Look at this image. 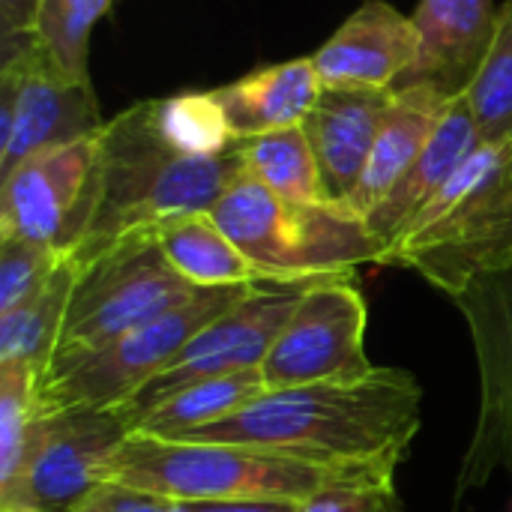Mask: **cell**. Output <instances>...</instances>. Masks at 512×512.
I'll list each match as a JSON object with an SVG mask.
<instances>
[{
    "label": "cell",
    "instance_id": "8fae6325",
    "mask_svg": "<svg viewBox=\"0 0 512 512\" xmlns=\"http://www.w3.org/2000/svg\"><path fill=\"white\" fill-rule=\"evenodd\" d=\"M132 435L117 408H69L42 417L21 474L0 492V512H75L105 483V468Z\"/></svg>",
    "mask_w": 512,
    "mask_h": 512
},
{
    "label": "cell",
    "instance_id": "5bb4252c",
    "mask_svg": "<svg viewBox=\"0 0 512 512\" xmlns=\"http://www.w3.org/2000/svg\"><path fill=\"white\" fill-rule=\"evenodd\" d=\"M414 18L387 0H366L312 54L324 90H393L417 66Z\"/></svg>",
    "mask_w": 512,
    "mask_h": 512
},
{
    "label": "cell",
    "instance_id": "d6986e66",
    "mask_svg": "<svg viewBox=\"0 0 512 512\" xmlns=\"http://www.w3.org/2000/svg\"><path fill=\"white\" fill-rule=\"evenodd\" d=\"M213 93L228 117L234 141H246L255 135L303 126L324 93V84L312 57H294L255 66Z\"/></svg>",
    "mask_w": 512,
    "mask_h": 512
},
{
    "label": "cell",
    "instance_id": "6da1fadb",
    "mask_svg": "<svg viewBox=\"0 0 512 512\" xmlns=\"http://www.w3.org/2000/svg\"><path fill=\"white\" fill-rule=\"evenodd\" d=\"M423 429V387L408 369L375 366L363 378L267 390L222 423L177 441H228L309 462L396 474Z\"/></svg>",
    "mask_w": 512,
    "mask_h": 512
},
{
    "label": "cell",
    "instance_id": "ba28073f",
    "mask_svg": "<svg viewBox=\"0 0 512 512\" xmlns=\"http://www.w3.org/2000/svg\"><path fill=\"white\" fill-rule=\"evenodd\" d=\"M102 126L93 81L66 75L33 33L0 39V177Z\"/></svg>",
    "mask_w": 512,
    "mask_h": 512
},
{
    "label": "cell",
    "instance_id": "9a60e30c",
    "mask_svg": "<svg viewBox=\"0 0 512 512\" xmlns=\"http://www.w3.org/2000/svg\"><path fill=\"white\" fill-rule=\"evenodd\" d=\"M498 9L495 0H420L411 15L420 54L402 84L426 81L450 99L468 93L492 48Z\"/></svg>",
    "mask_w": 512,
    "mask_h": 512
},
{
    "label": "cell",
    "instance_id": "30bf717a",
    "mask_svg": "<svg viewBox=\"0 0 512 512\" xmlns=\"http://www.w3.org/2000/svg\"><path fill=\"white\" fill-rule=\"evenodd\" d=\"M366 327L369 306L354 276L306 285L261 363L267 390L363 378L375 369L366 354Z\"/></svg>",
    "mask_w": 512,
    "mask_h": 512
},
{
    "label": "cell",
    "instance_id": "7402d4cb",
    "mask_svg": "<svg viewBox=\"0 0 512 512\" xmlns=\"http://www.w3.org/2000/svg\"><path fill=\"white\" fill-rule=\"evenodd\" d=\"M264 393H267V381H264L261 369H246V372H234V375H222V378L195 381V384L171 393L150 411H144L135 420L132 432L153 435V438H180L186 432L222 423L225 417L237 414L240 408H246L249 402H255Z\"/></svg>",
    "mask_w": 512,
    "mask_h": 512
},
{
    "label": "cell",
    "instance_id": "4dcf8cb0",
    "mask_svg": "<svg viewBox=\"0 0 512 512\" xmlns=\"http://www.w3.org/2000/svg\"><path fill=\"white\" fill-rule=\"evenodd\" d=\"M42 0H0V39L33 33Z\"/></svg>",
    "mask_w": 512,
    "mask_h": 512
},
{
    "label": "cell",
    "instance_id": "cb8c5ba5",
    "mask_svg": "<svg viewBox=\"0 0 512 512\" xmlns=\"http://www.w3.org/2000/svg\"><path fill=\"white\" fill-rule=\"evenodd\" d=\"M153 120L159 135L186 156H222L237 144L213 90L153 99Z\"/></svg>",
    "mask_w": 512,
    "mask_h": 512
},
{
    "label": "cell",
    "instance_id": "d4e9b609",
    "mask_svg": "<svg viewBox=\"0 0 512 512\" xmlns=\"http://www.w3.org/2000/svg\"><path fill=\"white\" fill-rule=\"evenodd\" d=\"M111 6L114 0H42L33 36L66 75L90 81V36Z\"/></svg>",
    "mask_w": 512,
    "mask_h": 512
},
{
    "label": "cell",
    "instance_id": "f546056e",
    "mask_svg": "<svg viewBox=\"0 0 512 512\" xmlns=\"http://www.w3.org/2000/svg\"><path fill=\"white\" fill-rule=\"evenodd\" d=\"M75 512H177V501L126 483H99Z\"/></svg>",
    "mask_w": 512,
    "mask_h": 512
},
{
    "label": "cell",
    "instance_id": "3957f363",
    "mask_svg": "<svg viewBox=\"0 0 512 512\" xmlns=\"http://www.w3.org/2000/svg\"><path fill=\"white\" fill-rule=\"evenodd\" d=\"M396 474L342 468L300 456L228 444L177 441L132 432L105 468V483H126L171 501H288L303 504L330 489L393 483Z\"/></svg>",
    "mask_w": 512,
    "mask_h": 512
},
{
    "label": "cell",
    "instance_id": "f1b7e54d",
    "mask_svg": "<svg viewBox=\"0 0 512 512\" xmlns=\"http://www.w3.org/2000/svg\"><path fill=\"white\" fill-rule=\"evenodd\" d=\"M297 512H405L396 483H366L330 489L312 501H303Z\"/></svg>",
    "mask_w": 512,
    "mask_h": 512
},
{
    "label": "cell",
    "instance_id": "1f68e13d",
    "mask_svg": "<svg viewBox=\"0 0 512 512\" xmlns=\"http://www.w3.org/2000/svg\"><path fill=\"white\" fill-rule=\"evenodd\" d=\"M288 501H177V512H297Z\"/></svg>",
    "mask_w": 512,
    "mask_h": 512
},
{
    "label": "cell",
    "instance_id": "8992f818",
    "mask_svg": "<svg viewBox=\"0 0 512 512\" xmlns=\"http://www.w3.org/2000/svg\"><path fill=\"white\" fill-rule=\"evenodd\" d=\"M258 285L198 288L180 306L135 327L96 354L54 363L39 378L42 411L120 408L147 387L207 324L240 306Z\"/></svg>",
    "mask_w": 512,
    "mask_h": 512
},
{
    "label": "cell",
    "instance_id": "277c9868",
    "mask_svg": "<svg viewBox=\"0 0 512 512\" xmlns=\"http://www.w3.org/2000/svg\"><path fill=\"white\" fill-rule=\"evenodd\" d=\"M381 264L408 267L447 297L477 276L512 267V135L483 141L396 237Z\"/></svg>",
    "mask_w": 512,
    "mask_h": 512
},
{
    "label": "cell",
    "instance_id": "52a82bcc",
    "mask_svg": "<svg viewBox=\"0 0 512 512\" xmlns=\"http://www.w3.org/2000/svg\"><path fill=\"white\" fill-rule=\"evenodd\" d=\"M195 291L198 288L171 267L156 234H135L102 249L78 264L51 366L96 354L135 327L180 306Z\"/></svg>",
    "mask_w": 512,
    "mask_h": 512
},
{
    "label": "cell",
    "instance_id": "5b68a950",
    "mask_svg": "<svg viewBox=\"0 0 512 512\" xmlns=\"http://www.w3.org/2000/svg\"><path fill=\"white\" fill-rule=\"evenodd\" d=\"M210 216L231 243L282 282L354 276L360 264H381L384 246L366 219L339 201L291 204L240 171Z\"/></svg>",
    "mask_w": 512,
    "mask_h": 512
},
{
    "label": "cell",
    "instance_id": "e0dca14e",
    "mask_svg": "<svg viewBox=\"0 0 512 512\" xmlns=\"http://www.w3.org/2000/svg\"><path fill=\"white\" fill-rule=\"evenodd\" d=\"M483 144L474 108L468 96L450 99L438 129L432 132L423 153L402 174V180L387 192V198L366 216L369 231L381 240L384 252L411 225V219L444 189V183L462 168V162ZM384 258V255H381Z\"/></svg>",
    "mask_w": 512,
    "mask_h": 512
},
{
    "label": "cell",
    "instance_id": "2e32d148",
    "mask_svg": "<svg viewBox=\"0 0 512 512\" xmlns=\"http://www.w3.org/2000/svg\"><path fill=\"white\" fill-rule=\"evenodd\" d=\"M393 90H324L303 129L312 141L327 195L345 201L360 183Z\"/></svg>",
    "mask_w": 512,
    "mask_h": 512
},
{
    "label": "cell",
    "instance_id": "ffe728a7",
    "mask_svg": "<svg viewBox=\"0 0 512 512\" xmlns=\"http://www.w3.org/2000/svg\"><path fill=\"white\" fill-rule=\"evenodd\" d=\"M156 243L171 267L195 288L285 285L270 270L243 255L210 213H192L162 225L156 231Z\"/></svg>",
    "mask_w": 512,
    "mask_h": 512
},
{
    "label": "cell",
    "instance_id": "ac0fdd59",
    "mask_svg": "<svg viewBox=\"0 0 512 512\" xmlns=\"http://www.w3.org/2000/svg\"><path fill=\"white\" fill-rule=\"evenodd\" d=\"M447 105H450V96H444L438 87L426 81L399 84L393 93L390 111L378 129L366 171L360 183L354 186V192L339 204H345L351 213L366 219L387 198V192L402 180V174L414 165V159L423 153Z\"/></svg>",
    "mask_w": 512,
    "mask_h": 512
},
{
    "label": "cell",
    "instance_id": "603a6c76",
    "mask_svg": "<svg viewBox=\"0 0 512 512\" xmlns=\"http://www.w3.org/2000/svg\"><path fill=\"white\" fill-rule=\"evenodd\" d=\"M237 156L249 177H255L258 183H264L270 192L291 204L333 201L327 195L321 165L303 126L237 141Z\"/></svg>",
    "mask_w": 512,
    "mask_h": 512
},
{
    "label": "cell",
    "instance_id": "83f0119b",
    "mask_svg": "<svg viewBox=\"0 0 512 512\" xmlns=\"http://www.w3.org/2000/svg\"><path fill=\"white\" fill-rule=\"evenodd\" d=\"M66 255L69 252H60L45 243L0 240V315L33 297L57 273Z\"/></svg>",
    "mask_w": 512,
    "mask_h": 512
},
{
    "label": "cell",
    "instance_id": "d6a6232c",
    "mask_svg": "<svg viewBox=\"0 0 512 512\" xmlns=\"http://www.w3.org/2000/svg\"><path fill=\"white\" fill-rule=\"evenodd\" d=\"M510 512H512V510H510Z\"/></svg>",
    "mask_w": 512,
    "mask_h": 512
},
{
    "label": "cell",
    "instance_id": "9c48e42d",
    "mask_svg": "<svg viewBox=\"0 0 512 512\" xmlns=\"http://www.w3.org/2000/svg\"><path fill=\"white\" fill-rule=\"evenodd\" d=\"M450 300L468 324L480 381L474 432L456 474L453 501L462 504L498 477L512 483V267L477 276Z\"/></svg>",
    "mask_w": 512,
    "mask_h": 512
},
{
    "label": "cell",
    "instance_id": "484cf974",
    "mask_svg": "<svg viewBox=\"0 0 512 512\" xmlns=\"http://www.w3.org/2000/svg\"><path fill=\"white\" fill-rule=\"evenodd\" d=\"M39 378V372L24 366H0V492L21 474L45 417Z\"/></svg>",
    "mask_w": 512,
    "mask_h": 512
},
{
    "label": "cell",
    "instance_id": "4fadbf2b",
    "mask_svg": "<svg viewBox=\"0 0 512 512\" xmlns=\"http://www.w3.org/2000/svg\"><path fill=\"white\" fill-rule=\"evenodd\" d=\"M312 282H318V279L285 282V285H258L240 306H234L231 312H225L222 318L207 324L147 387L138 390V396H132L126 405L117 408L126 417L129 429L135 426V420L144 411H150L153 405H159L162 399H168L171 393H177L195 381L222 378V375H234V372H246V369H261L276 336L288 324L303 288Z\"/></svg>",
    "mask_w": 512,
    "mask_h": 512
},
{
    "label": "cell",
    "instance_id": "7a4b0ae2",
    "mask_svg": "<svg viewBox=\"0 0 512 512\" xmlns=\"http://www.w3.org/2000/svg\"><path fill=\"white\" fill-rule=\"evenodd\" d=\"M240 171L237 144L222 156H186L159 135L153 99L135 102L105 120L99 132V195L90 225L69 255L84 264L126 237L156 234L180 216L210 213Z\"/></svg>",
    "mask_w": 512,
    "mask_h": 512
},
{
    "label": "cell",
    "instance_id": "44dd1931",
    "mask_svg": "<svg viewBox=\"0 0 512 512\" xmlns=\"http://www.w3.org/2000/svg\"><path fill=\"white\" fill-rule=\"evenodd\" d=\"M78 279V264L72 255L57 267V273L21 306L0 315V366H24L39 375L48 372L57 339L66 321L69 297Z\"/></svg>",
    "mask_w": 512,
    "mask_h": 512
},
{
    "label": "cell",
    "instance_id": "4316f807",
    "mask_svg": "<svg viewBox=\"0 0 512 512\" xmlns=\"http://www.w3.org/2000/svg\"><path fill=\"white\" fill-rule=\"evenodd\" d=\"M483 141H501L512 135V0L498 9V27L492 48L468 87Z\"/></svg>",
    "mask_w": 512,
    "mask_h": 512
},
{
    "label": "cell",
    "instance_id": "7c38bea8",
    "mask_svg": "<svg viewBox=\"0 0 512 512\" xmlns=\"http://www.w3.org/2000/svg\"><path fill=\"white\" fill-rule=\"evenodd\" d=\"M99 195V135L36 153L0 177V240L72 252Z\"/></svg>",
    "mask_w": 512,
    "mask_h": 512
}]
</instances>
